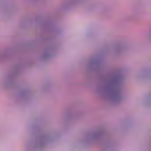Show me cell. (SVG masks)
<instances>
[{"mask_svg": "<svg viewBox=\"0 0 151 151\" xmlns=\"http://www.w3.org/2000/svg\"><path fill=\"white\" fill-rule=\"evenodd\" d=\"M125 78V73L122 69H117L109 72L98 86L99 95L112 104L119 103L122 99Z\"/></svg>", "mask_w": 151, "mask_h": 151, "instance_id": "6da1fadb", "label": "cell"}]
</instances>
